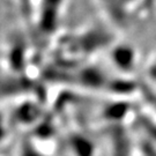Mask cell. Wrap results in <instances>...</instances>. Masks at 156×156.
Returning <instances> with one entry per match:
<instances>
[{
    "label": "cell",
    "mask_w": 156,
    "mask_h": 156,
    "mask_svg": "<svg viewBox=\"0 0 156 156\" xmlns=\"http://www.w3.org/2000/svg\"><path fill=\"white\" fill-rule=\"evenodd\" d=\"M135 52L125 45L116 46L111 52V60L115 66L122 71H129L135 65Z\"/></svg>",
    "instance_id": "6da1fadb"
},
{
    "label": "cell",
    "mask_w": 156,
    "mask_h": 156,
    "mask_svg": "<svg viewBox=\"0 0 156 156\" xmlns=\"http://www.w3.org/2000/svg\"><path fill=\"white\" fill-rule=\"evenodd\" d=\"M100 1L101 4L109 11L111 16L118 20V22H122L120 20L124 15V5L122 0H100Z\"/></svg>",
    "instance_id": "7a4b0ae2"
}]
</instances>
